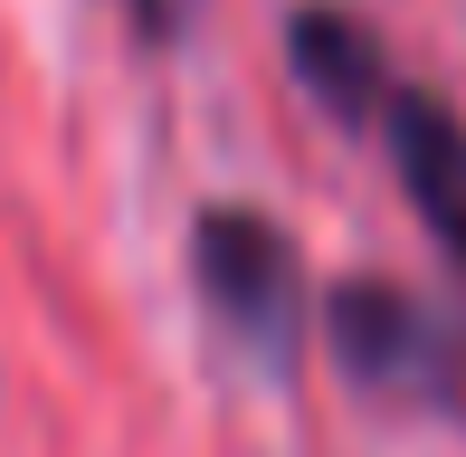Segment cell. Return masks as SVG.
I'll list each match as a JSON object with an SVG mask.
<instances>
[{"mask_svg":"<svg viewBox=\"0 0 466 457\" xmlns=\"http://www.w3.org/2000/svg\"><path fill=\"white\" fill-rule=\"evenodd\" d=\"M324 343L343 362V381L371 401L448 410V420L466 410V315L429 305L419 286H390V277L324 286Z\"/></svg>","mask_w":466,"mask_h":457,"instance_id":"6da1fadb","label":"cell"},{"mask_svg":"<svg viewBox=\"0 0 466 457\" xmlns=\"http://www.w3.org/2000/svg\"><path fill=\"white\" fill-rule=\"evenodd\" d=\"M190 277H200V305L228 324L258 362H295V343H305V258H295V239L267 210H248V200H209L200 219H190Z\"/></svg>","mask_w":466,"mask_h":457,"instance_id":"7a4b0ae2","label":"cell"},{"mask_svg":"<svg viewBox=\"0 0 466 457\" xmlns=\"http://www.w3.org/2000/svg\"><path fill=\"white\" fill-rule=\"evenodd\" d=\"M371 134L390 143V172H400V191H410L419 228L438 239V258H448L457 286H466V124H457V106L400 76V96L380 106Z\"/></svg>","mask_w":466,"mask_h":457,"instance_id":"3957f363","label":"cell"},{"mask_svg":"<svg viewBox=\"0 0 466 457\" xmlns=\"http://www.w3.org/2000/svg\"><path fill=\"white\" fill-rule=\"evenodd\" d=\"M286 48H295V76L314 86V106H333L343 124H380V106L400 96L380 38H371L352 10H324V0L295 10V19H286Z\"/></svg>","mask_w":466,"mask_h":457,"instance_id":"277c9868","label":"cell"}]
</instances>
